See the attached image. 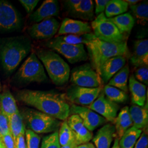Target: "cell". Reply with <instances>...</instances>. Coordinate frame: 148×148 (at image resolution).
Masks as SVG:
<instances>
[{
    "label": "cell",
    "mask_w": 148,
    "mask_h": 148,
    "mask_svg": "<svg viewBox=\"0 0 148 148\" xmlns=\"http://www.w3.org/2000/svg\"><path fill=\"white\" fill-rule=\"evenodd\" d=\"M66 122L74 132L75 142L78 145L88 143L93 138L92 133L85 127L79 115L76 114L69 115Z\"/></svg>",
    "instance_id": "obj_15"
},
{
    "label": "cell",
    "mask_w": 148,
    "mask_h": 148,
    "mask_svg": "<svg viewBox=\"0 0 148 148\" xmlns=\"http://www.w3.org/2000/svg\"><path fill=\"white\" fill-rule=\"evenodd\" d=\"M92 33V28L88 23L74 20L68 18H64L59 27L58 35H83Z\"/></svg>",
    "instance_id": "obj_16"
},
{
    "label": "cell",
    "mask_w": 148,
    "mask_h": 148,
    "mask_svg": "<svg viewBox=\"0 0 148 148\" xmlns=\"http://www.w3.org/2000/svg\"><path fill=\"white\" fill-rule=\"evenodd\" d=\"M119 139L118 138H116L114 141V144L111 148H119Z\"/></svg>",
    "instance_id": "obj_48"
},
{
    "label": "cell",
    "mask_w": 148,
    "mask_h": 148,
    "mask_svg": "<svg viewBox=\"0 0 148 148\" xmlns=\"http://www.w3.org/2000/svg\"><path fill=\"white\" fill-rule=\"evenodd\" d=\"M103 90V86L96 88H87L72 85L66 92L67 100L77 106H90L99 96Z\"/></svg>",
    "instance_id": "obj_10"
},
{
    "label": "cell",
    "mask_w": 148,
    "mask_h": 148,
    "mask_svg": "<svg viewBox=\"0 0 148 148\" xmlns=\"http://www.w3.org/2000/svg\"><path fill=\"white\" fill-rule=\"evenodd\" d=\"M127 3L128 5L130 6L131 5H133L137 4L138 3H139V2H140V1L138 0H125Z\"/></svg>",
    "instance_id": "obj_47"
},
{
    "label": "cell",
    "mask_w": 148,
    "mask_h": 148,
    "mask_svg": "<svg viewBox=\"0 0 148 148\" xmlns=\"http://www.w3.org/2000/svg\"><path fill=\"white\" fill-rule=\"evenodd\" d=\"M133 66L140 68L148 65V40L141 39L134 41L133 52L130 56Z\"/></svg>",
    "instance_id": "obj_19"
},
{
    "label": "cell",
    "mask_w": 148,
    "mask_h": 148,
    "mask_svg": "<svg viewBox=\"0 0 148 148\" xmlns=\"http://www.w3.org/2000/svg\"><path fill=\"white\" fill-rule=\"evenodd\" d=\"M129 112L132 121V126L141 130L147 127L148 123L147 101L142 106L133 104L129 108Z\"/></svg>",
    "instance_id": "obj_21"
},
{
    "label": "cell",
    "mask_w": 148,
    "mask_h": 148,
    "mask_svg": "<svg viewBox=\"0 0 148 148\" xmlns=\"http://www.w3.org/2000/svg\"><path fill=\"white\" fill-rule=\"evenodd\" d=\"M21 114L24 124L36 134L58 131L62 123L58 119L33 109L25 108Z\"/></svg>",
    "instance_id": "obj_5"
},
{
    "label": "cell",
    "mask_w": 148,
    "mask_h": 148,
    "mask_svg": "<svg viewBox=\"0 0 148 148\" xmlns=\"http://www.w3.org/2000/svg\"><path fill=\"white\" fill-rule=\"evenodd\" d=\"M95 2V13L97 16H98L105 11L106 6L109 2V0H96Z\"/></svg>",
    "instance_id": "obj_42"
},
{
    "label": "cell",
    "mask_w": 148,
    "mask_h": 148,
    "mask_svg": "<svg viewBox=\"0 0 148 148\" xmlns=\"http://www.w3.org/2000/svg\"><path fill=\"white\" fill-rule=\"evenodd\" d=\"M0 111L7 117L19 111L16 99L10 90L5 89L0 93Z\"/></svg>",
    "instance_id": "obj_24"
},
{
    "label": "cell",
    "mask_w": 148,
    "mask_h": 148,
    "mask_svg": "<svg viewBox=\"0 0 148 148\" xmlns=\"http://www.w3.org/2000/svg\"><path fill=\"white\" fill-rule=\"evenodd\" d=\"M90 34H86L83 35H66L60 36L59 37L64 42L69 45H84L88 39Z\"/></svg>",
    "instance_id": "obj_34"
},
{
    "label": "cell",
    "mask_w": 148,
    "mask_h": 148,
    "mask_svg": "<svg viewBox=\"0 0 148 148\" xmlns=\"http://www.w3.org/2000/svg\"><path fill=\"white\" fill-rule=\"evenodd\" d=\"M76 148H95V147L93 143L88 142L82 144H80L78 145Z\"/></svg>",
    "instance_id": "obj_45"
},
{
    "label": "cell",
    "mask_w": 148,
    "mask_h": 148,
    "mask_svg": "<svg viewBox=\"0 0 148 148\" xmlns=\"http://www.w3.org/2000/svg\"><path fill=\"white\" fill-rule=\"evenodd\" d=\"M16 148H26L25 135H21L16 139Z\"/></svg>",
    "instance_id": "obj_44"
},
{
    "label": "cell",
    "mask_w": 148,
    "mask_h": 148,
    "mask_svg": "<svg viewBox=\"0 0 148 148\" xmlns=\"http://www.w3.org/2000/svg\"><path fill=\"white\" fill-rule=\"evenodd\" d=\"M10 132L8 117L0 111V139Z\"/></svg>",
    "instance_id": "obj_38"
},
{
    "label": "cell",
    "mask_w": 148,
    "mask_h": 148,
    "mask_svg": "<svg viewBox=\"0 0 148 148\" xmlns=\"http://www.w3.org/2000/svg\"><path fill=\"white\" fill-rule=\"evenodd\" d=\"M90 27L95 36L100 40L110 43L127 41V36L119 31L110 18H107L104 12L92 21Z\"/></svg>",
    "instance_id": "obj_7"
},
{
    "label": "cell",
    "mask_w": 148,
    "mask_h": 148,
    "mask_svg": "<svg viewBox=\"0 0 148 148\" xmlns=\"http://www.w3.org/2000/svg\"><path fill=\"white\" fill-rule=\"evenodd\" d=\"M148 137L147 133H142L133 148H148Z\"/></svg>",
    "instance_id": "obj_41"
},
{
    "label": "cell",
    "mask_w": 148,
    "mask_h": 148,
    "mask_svg": "<svg viewBox=\"0 0 148 148\" xmlns=\"http://www.w3.org/2000/svg\"><path fill=\"white\" fill-rule=\"evenodd\" d=\"M26 148H39L41 138L39 135L28 129L25 131Z\"/></svg>",
    "instance_id": "obj_36"
},
{
    "label": "cell",
    "mask_w": 148,
    "mask_h": 148,
    "mask_svg": "<svg viewBox=\"0 0 148 148\" xmlns=\"http://www.w3.org/2000/svg\"><path fill=\"white\" fill-rule=\"evenodd\" d=\"M10 131L16 143V139L21 135H25V127L19 111L8 117Z\"/></svg>",
    "instance_id": "obj_28"
},
{
    "label": "cell",
    "mask_w": 148,
    "mask_h": 148,
    "mask_svg": "<svg viewBox=\"0 0 148 148\" xmlns=\"http://www.w3.org/2000/svg\"><path fill=\"white\" fill-rule=\"evenodd\" d=\"M142 133V130L134 126L130 127L119 139V148H133Z\"/></svg>",
    "instance_id": "obj_29"
},
{
    "label": "cell",
    "mask_w": 148,
    "mask_h": 148,
    "mask_svg": "<svg viewBox=\"0 0 148 148\" xmlns=\"http://www.w3.org/2000/svg\"><path fill=\"white\" fill-rule=\"evenodd\" d=\"M129 89L131 95V101L133 104L142 106L145 104L147 99L146 86L138 81L134 75L129 78Z\"/></svg>",
    "instance_id": "obj_22"
},
{
    "label": "cell",
    "mask_w": 148,
    "mask_h": 148,
    "mask_svg": "<svg viewBox=\"0 0 148 148\" xmlns=\"http://www.w3.org/2000/svg\"><path fill=\"white\" fill-rule=\"evenodd\" d=\"M45 45L46 47L62 54L70 63L86 61L88 58L84 45H69L63 41L59 36L48 40Z\"/></svg>",
    "instance_id": "obj_8"
},
{
    "label": "cell",
    "mask_w": 148,
    "mask_h": 148,
    "mask_svg": "<svg viewBox=\"0 0 148 148\" xmlns=\"http://www.w3.org/2000/svg\"><path fill=\"white\" fill-rule=\"evenodd\" d=\"M1 139L5 148H16V143L11 132L5 134Z\"/></svg>",
    "instance_id": "obj_40"
},
{
    "label": "cell",
    "mask_w": 148,
    "mask_h": 148,
    "mask_svg": "<svg viewBox=\"0 0 148 148\" xmlns=\"http://www.w3.org/2000/svg\"><path fill=\"white\" fill-rule=\"evenodd\" d=\"M16 78L22 84L41 83L48 79L43 65L35 53H32L21 65L16 74Z\"/></svg>",
    "instance_id": "obj_6"
},
{
    "label": "cell",
    "mask_w": 148,
    "mask_h": 148,
    "mask_svg": "<svg viewBox=\"0 0 148 148\" xmlns=\"http://www.w3.org/2000/svg\"><path fill=\"white\" fill-rule=\"evenodd\" d=\"M71 16L86 21H92L94 18V4L92 0H81L78 6L70 12Z\"/></svg>",
    "instance_id": "obj_25"
},
{
    "label": "cell",
    "mask_w": 148,
    "mask_h": 148,
    "mask_svg": "<svg viewBox=\"0 0 148 148\" xmlns=\"http://www.w3.org/2000/svg\"><path fill=\"white\" fill-rule=\"evenodd\" d=\"M119 31L123 34H130L134 27L135 20L130 13H126L110 18Z\"/></svg>",
    "instance_id": "obj_27"
},
{
    "label": "cell",
    "mask_w": 148,
    "mask_h": 148,
    "mask_svg": "<svg viewBox=\"0 0 148 148\" xmlns=\"http://www.w3.org/2000/svg\"><path fill=\"white\" fill-rule=\"evenodd\" d=\"M59 142L61 147L65 146L75 142L73 130L69 127L66 120L60 125L58 132Z\"/></svg>",
    "instance_id": "obj_33"
},
{
    "label": "cell",
    "mask_w": 148,
    "mask_h": 148,
    "mask_svg": "<svg viewBox=\"0 0 148 148\" xmlns=\"http://www.w3.org/2000/svg\"><path fill=\"white\" fill-rule=\"evenodd\" d=\"M60 13V6L58 1L56 0L45 1L40 7L32 13L30 20L36 23L44 20L58 16Z\"/></svg>",
    "instance_id": "obj_17"
},
{
    "label": "cell",
    "mask_w": 148,
    "mask_h": 148,
    "mask_svg": "<svg viewBox=\"0 0 148 148\" xmlns=\"http://www.w3.org/2000/svg\"><path fill=\"white\" fill-rule=\"evenodd\" d=\"M130 7L138 23L142 25H145L148 21V1L139 2Z\"/></svg>",
    "instance_id": "obj_32"
},
{
    "label": "cell",
    "mask_w": 148,
    "mask_h": 148,
    "mask_svg": "<svg viewBox=\"0 0 148 148\" xmlns=\"http://www.w3.org/2000/svg\"><path fill=\"white\" fill-rule=\"evenodd\" d=\"M103 92L108 99L115 103H124L128 99L127 93L111 86L106 85Z\"/></svg>",
    "instance_id": "obj_31"
},
{
    "label": "cell",
    "mask_w": 148,
    "mask_h": 148,
    "mask_svg": "<svg viewBox=\"0 0 148 148\" xmlns=\"http://www.w3.org/2000/svg\"><path fill=\"white\" fill-rule=\"evenodd\" d=\"M130 68L128 64L125 65L115 74L108 83V85L116 87L127 93L128 90V80Z\"/></svg>",
    "instance_id": "obj_26"
},
{
    "label": "cell",
    "mask_w": 148,
    "mask_h": 148,
    "mask_svg": "<svg viewBox=\"0 0 148 148\" xmlns=\"http://www.w3.org/2000/svg\"><path fill=\"white\" fill-rule=\"evenodd\" d=\"M90 65L99 75L101 68L106 60L118 56L130 57L127 42L110 43L99 40L92 33H90L85 44Z\"/></svg>",
    "instance_id": "obj_2"
},
{
    "label": "cell",
    "mask_w": 148,
    "mask_h": 148,
    "mask_svg": "<svg viewBox=\"0 0 148 148\" xmlns=\"http://www.w3.org/2000/svg\"><path fill=\"white\" fill-rule=\"evenodd\" d=\"M87 107L104 117L107 121L111 123H114L120 109L117 103L111 101L106 97L103 90L95 101Z\"/></svg>",
    "instance_id": "obj_13"
},
{
    "label": "cell",
    "mask_w": 148,
    "mask_h": 148,
    "mask_svg": "<svg viewBox=\"0 0 148 148\" xmlns=\"http://www.w3.org/2000/svg\"><path fill=\"white\" fill-rule=\"evenodd\" d=\"M0 148H5L4 145L3 144V143L2 142L1 139H0Z\"/></svg>",
    "instance_id": "obj_49"
},
{
    "label": "cell",
    "mask_w": 148,
    "mask_h": 148,
    "mask_svg": "<svg viewBox=\"0 0 148 148\" xmlns=\"http://www.w3.org/2000/svg\"><path fill=\"white\" fill-rule=\"evenodd\" d=\"M81 0H69L65 1V5L68 11L71 12L78 6Z\"/></svg>",
    "instance_id": "obj_43"
},
{
    "label": "cell",
    "mask_w": 148,
    "mask_h": 148,
    "mask_svg": "<svg viewBox=\"0 0 148 148\" xmlns=\"http://www.w3.org/2000/svg\"><path fill=\"white\" fill-rule=\"evenodd\" d=\"M21 5L24 7L27 13L30 14L32 12L36 7L38 0H21L19 1Z\"/></svg>",
    "instance_id": "obj_39"
},
{
    "label": "cell",
    "mask_w": 148,
    "mask_h": 148,
    "mask_svg": "<svg viewBox=\"0 0 148 148\" xmlns=\"http://www.w3.org/2000/svg\"><path fill=\"white\" fill-rule=\"evenodd\" d=\"M21 25V16L16 8L9 2L0 1V30L13 31Z\"/></svg>",
    "instance_id": "obj_11"
},
{
    "label": "cell",
    "mask_w": 148,
    "mask_h": 148,
    "mask_svg": "<svg viewBox=\"0 0 148 148\" xmlns=\"http://www.w3.org/2000/svg\"><path fill=\"white\" fill-rule=\"evenodd\" d=\"M135 79L139 82L144 85L148 84V66H142L138 68L134 73Z\"/></svg>",
    "instance_id": "obj_37"
},
{
    "label": "cell",
    "mask_w": 148,
    "mask_h": 148,
    "mask_svg": "<svg viewBox=\"0 0 148 148\" xmlns=\"http://www.w3.org/2000/svg\"><path fill=\"white\" fill-rule=\"evenodd\" d=\"M16 98L27 106L60 121H65L70 115V105L65 95L54 91L24 89L18 91Z\"/></svg>",
    "instance_id": "obj_1"
},
{
    "label": "cell",
    "mask_w": 148,
    "mask_h": 148,
    "mask_svg": "<svg viewBox=\"0 0 148 148\" xmlns=\"http://www.w3.org/2000/svg\"><path fill=\"white\" fill-rule=\"evenodd\" d=\"M70 81L73 85L82 87L96 88L102 86L100 76L89 63L81 65L71 70Z\"/></svg>",
    "instance_id": "obj_9"
},
{
    "label": "cell",
    "mask_w": 148,
    "mask_h": 148,
    "mask_svg": "<svg viewBox=\"0 0 148 148\" xmlns=\"http://www.w3.org/2000/svg\"><path fill=\"white\" fill-rule=\"evenodd\" d=\"M59 21L54 17L33 24L28 29L30 36L37 40H50L58 32Z\"/></svg>",
    "instance_id": "obj_12"
},
{
    "label": "cell",
    "mask_w": 148,
    "mask_h": 148,
    "mask_svg": "<svg viewBox=\"0 0 148 148\" xmlns=\"http://www.w3.org/2000/svg\"><path fill=\"white\" fill-rule=\"evenodd\" d=\"M114 123L116 131V137L120 139L127 130L133 126L128 106L122 109L115 118Z\"/></svg>",
    "instance_id": "obj_23"
},
{
    "label": "cell",
    "mask_w": 148,
    "mask_h": 148,
    "mask_svg": "<svg viewBox=\"0 0 148 148\" xmlns=\"http://www.w3.org/2000/svg\"><path fill=\"white\" fill-rule=\"evenodd\" d=\"M128 5L123 0H109L105 10V15L108 18L125 13L128 8Z\"/></svg>",
    "instance_id": "obj_30"
},
{
    "label": "cell",
    "mask_w": 148,
    "mask_h": 148,
    "mask_svg": "<svg viewBox=\"0 0 148 148\" xmlns=\"http://www.w3.org/2000/svg\"><path fill=\"white\" fill-rule=\"evenodd\" d=\"M53 84L58 86L66 84L70 79V68L58 54L51 49L40 48L36 51Z\"/></svg>",
    "instance_id": "obj_4"
},
{
    "label": "cell",
    "mask_w": 148,
    "mask_h": 148,
    "mask_svg": "<svg viewBox=\"0 0 148 148\" xmlns=\"http://www.w3.org/2000/svg\"><path fill=\"white\" fill-rule=\"evenodd\" d=\"M1 82H0V91H1Z\"/></svg>",
    "instance_id": "obj_50"
},
{
    "label": "cell",
    "mask_w": 148,
    "mask_h": 148,
    "mask_svg": "<svg viewBox=\"0 0 148 148\" xmlns=\"http://www.w3.org/2000/svg\"><path fill=\"white\" fill-rule=\"evenodd\" d=\"M31 50L29 40L24 37L10 39L0 47V58L3 68L8 74L14 71Z\"/></svg>",
    "instance_id": "obj_3"
},
{
    "label": "cell",
    "mask_w": 148,
    "mask_h": 148,
    "mask_svg": "<svg viewBox=\"0 0 148 148\" xmlns=\"http://www.w3.org/2000/svg\"><path fill=\"white\" fill-rule=\"evenodd\" d=\"M59 142L58 131L52 133L43 137L41 148H60Z\"/></svg>",
    "instance_id": "obj_35"
},
{
    "label": "cell",
    "mask_w": 148,
    "mask_h": 148,
    "mask_svg": "<svg viewBox=\"0 0 148 148\" xmlns=\"http://www.w3.org/2000/svg\"><path fill=\"white\" fill-rule=\"evenodd\" d=\"M76 114L79 115L85 127L90 132L95 130L97 127L105 124L107 121L87 106L73 104L70 106V115Z\"/></svg>",
    "instance_id": "obj_14"
},
{
    "label": "cell",
    "mask_w": 148,
    "mask_h": 148,
    "mask_svg": "<svg viewBox=\"0 0 148 148\" xmlns=\"http://www.w3.org/2000/svg\"><path fill=\"white\" fill-rule=\"evenodd\" d=\"M116 137L114 125L107 123L100 128L93 138L95 148H110L113 139Z\"/></svg>",
    "instance_id": "obj_20"
},
{
    "label": "cell",
    "mask_w": 148,
    "mask_h": 148,
    "mask_svg": "<svg viewBox=\"0 0 148 148\" xmlns=\"http://www.w3.org/2000/svg\"><path fill=\"white\" fill-rule=\"evenodd\" d=\"M77 146L78 145L77 144V143H76V142H74L73 143H71L67 145L61 147L60 148H76Z\"/></svg>",
    "instance_id": "obj_46"
},
{
    "label": "cell",
    "mask_w": 148,
    "mask_h": 148,
    "mask_svg": "<svg viewBox=\"0 0 148 148\" xmlns=\"http://www.w3.org/2000/svg\"><path fill=\"white\" fill-rule=\"evenodd\" d=\"M127 57L118 56L106 60L102 65L99 76L102 83L107 84L117 73L126 65Z\"/></svg>",
    "instance_id": "obj_18"
}]
</instances>
